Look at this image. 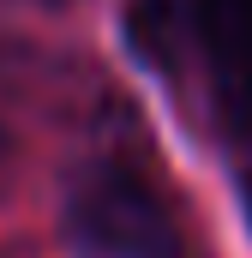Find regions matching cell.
Masks as SVG:
<instances>
[{
    "mask_svg": "<svg viewBox=\"0 0 252 258\" xmlns=\"http://www.w3.org/2000/svg\"><path fill=\"white\" fill-rule=\"evenodd\" d=\"M186 42L216 66H234L252 54V0H192L186 6Z\"/></svg>",
    "mask_w": 252,
    "mask_h": 258,
    "instance_id": "7a4b0ae2",
    "label": "cell"
},
{
    "mask_svg": "<svg viewBox=\"0 0 252 258\" xmlns=\"http://www.w3.org/2000/svg\"><path fill=\"white\" fill-rule=\"evenodd\" d=\"M24 6H66V0H24Z\"/></svg>",
    "mask_w": 252,
    "mask_h": 258,
    "instance_id": "8992f818",
    "label": "cell"
},
{
    "mask_svg": "<svg viewBox=\"0 0 252 258\" xmlns=\"http://www.w3.org/2000/svg\"><path fill=\"white\" fill-rule=\"evenodd\" d=\"M186 6L192 0H126V30L144 60H174L186 48Z\"/></svg>",
    "mask_w": 252,
    "mask_h": 258,
    "instance_id": "3957f363",
    "label": "cell"
},
{
    "mask_svg": "<svg viewBox=\"0 0 252 258\" xmlns=\"http://www.w3.org/2000/svg\"><path fill=\"white\" fill-rule=\"evenodd\" d=\"M66 240L78 258H186V234L144 174L96 162L66 192Z\"/></svg>",
    "mask_w": 252,
    "mask_h": 258,
    "instance_id": "6da1fadb",
    "label": "cell"
},
{
    "mask_svg": "<svg viewBox=\"0 0 252 258\" xmlns=\"http://www.w3.org/2000/svg\"><path fill=\"white\" fill-rule=\"evenodd\" d=\"M240 210H246V222H252V168H246V180H240Z\"/></svg>",
    "mask_w": 252,
    "mask_h": 258,
    "instance_id": "5b68a950",
    "label": "cell"
},
{
    "mask_svg": "<svg viewBox=\"0 0 252 258\" xmlns=\"http://www.w3.org/2000/svg\"><path fill=\"white\" fill-rule=\"evenodd\" d=\"M216 108L240 138H252V54L216 72Z\"/></svg>",
    "mask_w": 252,
    "mask_h": 258,
    "instance_id": "277c9868",
    "label": "cell"
}]
</instances>
